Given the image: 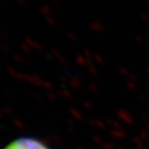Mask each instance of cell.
<instances>
[{
    "label": "cell",
    "instance_id": "6da1fadb",
    "mask_svg": "<svg viewBox=\"0 0 149 149\" xmlns=\"http://www.w3.org/2000/svg\"><path fill=\"white\" fill-rule=\"evenodd\" d=\"M3 149H50L41 140L33 137H19L10 141Z\"/></svg>",
    "mask_w": 149,
    "mask_h": 149
}]
</instances>
